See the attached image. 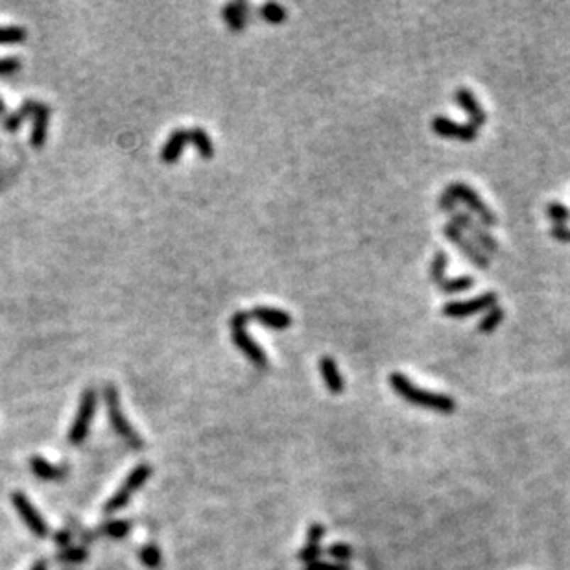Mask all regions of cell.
<instances>
[{
  "mask_svg": "<svg viewBox=\"0 0 570 570\" xmlns=\"http://www.w3.org/2000/svg\"><path fill=\"white\" fill-rule=\"evenodd\" d=\"M28 37L26 30L21 26H0V45L6 43H21Z\"/></svg>",
  "mask_w": 570,
  "mask_h": 570,
  "instance_id": "4316f807",
  "label": "cell"
},
{
  "mask_svg": "<svg viewBox=\"0 0 570 570\" xmlns=\"http://www.w3.org/2000/svg\"><path fill=\"white\" fill-rule=\"evenodd\" d=\"M129 530H131V522L129 520H109V522H106V525L98 530V534L107 535V537L122 539L129 534Z\"/></svg>",
  "mask_w": 570,
  "mask_h": 570,
  "instance_id": "603a6c76",
  "label": "cell"
},
{
  "mask_svg": "<svg viewBox=\"0 0 570 570\" xmlns=\"http://www.w3.org/2000/svg\"><path fill=\"white\" fill-rule=\"evenodd\" d=\"M104 399H106V406H107V415H109L111 427L119 434L126 443H129L131 449L135 451H141L144 446L143 437L138 436L137 432L133 430L131 423L126 419L124 412L120 408V399H119V390L115 388V384H106L104 386Z\"/></svg>",
  "mask_w": 570,
  "mask_h": 570,
  "instance_id": "3957f363",
  "label": "cell"
},
{
  "mask_svg": "<svg viewBox=\"0 0 570 570\" xmlns=\"http://www.w3.org/2000/svg\"><path fill=\"white\" fill-rule=\"evenodd\" d=\"M390 384L393 388L395 393H399L406 402L415 406H421V408H428V410H436V412H442V414H451L456 410V402L454 399H451L449 395H442V393H434V391H427L421 390L414 384V382L406 378L402 373H391L390 375Z\"/></svg>",
  "mask_w": 570,
  "mask_h": 570,
  "instance_id": "6da1fadb",
  "label": "cell"
},
{
  "mask_svg": "<svg viewBox=\"0 0 570 570\" xmlns=\"http://www.w3.org/2000/svg\"><path fill=\"white\" fill-rule=\"evenodd\" d=\"M432 129L434 133H437L439 137L456 138V141H461V143H473L476 135H478V129L474 128L473 124H458V122L446 119V116H434Z\"/></svg>",
  "mask_w": 570,
  "mask_h": 570,
  "instance_id": "8fae6325",
  "label": "cell"
},
{
  "mask_svg": "<svg viewBox=\"0 0 570 570\" xmlns=\"http://www.w3.org/2000/svg\"><path fill=\"white\" fill-rule=\"evenodd\" d=\"M261 17L264 21L272 24H281L286 21V9L283 8L281 4H275V2H268L261 8Z\"/></svg>",
  "mask_w": 570,
  "mask_h": 570,
  "instance_id": "cb8c5ba5",
  "label": "cell"
},
{
  "mask_svg": "<svg viewBox=\"0 0 570 570\" xmlns=\"http://www.w3.org/2000/svg\"><path fill=\"white\" fill-rule=\"evenodd\" d=\"M33 116H35V120H33V129H32V137H30V143H32L33 148H41L46 141V129H48L50 109H48V106H45L43 102H39V106H37Z\"/></svg>",
  "mask_w": 570,
  "mask_h": 570,
  "instance_id": "9a60e30c",
  "label": "cell"
},
{
  "mask_svg": "<svg viewBox=\"0 0 570 570\" xmlns=\"http://www.w3.org/2000/svg\"><path fill=\"white\" fill-rule=\"evenodd\" d=\"M21 69V60L18 57H0V76L13 74Z\"/></svg>",
  "mask_w": 570,
  "mask_h": 570,
  "instance_id": "f546056e",
  "label": "cell"
},
{
  "mask_svg": "<svg viewBox=\"0 0 570 570\" xmlns=\"http://www.w3.org/2000/svg\"><path fill=\"white\" fill-rule=\"evenodd\" d=\"M11 502H13L15 510L18 511V515H21L24 525L32 530L37 537H46V535H48V526H46L43 517L39 515V511L32 506V502H30V498H28L24 493L15 491L13 495H11Z\"/></svg>",
  "mask_w": 570,
  "mask_h": 570,
  "instance_id": "30bf717a",
  "label": "cell"
},
{
  "mask_svg": "<svg viewBox=\"0 0 570 570\" xmlns=\"http://www.w3.org/2000/svg\"><path fill=\"white\" fill-rule=\"evenodd\" d=\"M473 285H474L473 277L464 275V277H456V279H446L445 277L437 286H439L445 294H460V292L473 288Z\"/></svg>",
  "mask_w": 570,
  "mask_h": 570,
  "instance_id": "44dd1931",
  "label": "cell"
},
{
  "mask_svg": "<svg viewBox=\"0 0 570 570\" xmlns=\"http://www.w3.org/2000/svg\"><path fill=\"white\" fill-rule=\"evenodd\" d=\"M461 202L465 203L469 211H473L474 214H478L480 224L482 226L493 227L497 226V217L493 214L491 209L482 202V198L478 196V192L465 183H452L446 187L445 192L442 194L439 198V209L445 212H454L456 211V203Z\"/></svg>",
  "mask_w": 570,
  "mask_h": 570,
  "instance_id": "7a4b0ae2",
  "label": "cell"
},
{
  "mask_svg": "<svg viewBox=\"0 0 570 570\" xmlns=\"http://www.w3.org/2000/svg\"><path fill=\"white\" fill-rule=\"evenodd\" d=\"M189 138H190V143L198 148L199 155L205 157V159H211V157L214 155V146H212V141L209 138V135L205 129H202V128L189 129Z\"/></svg>",
  "mask_w": 570,
  "mask_h": 570,
  "instance_id": "ffe728a7",
  "label": "cell"
},
{
  "mask_svg": "<svg viewBox=\"0 0 570 570\" xmlns=\"http://www.w3.org/2000/svg\"><path fill=\"white\" fill-rule=\"evenodd\" d=\"M30 570H48V563H46V559H37Z\"/></svg>",
  "mask_w": 570,
  "mask_h": 570,
  "instance_id": "836d02e7",
  "label": "cell"
},
{
  "mask_svg": "<svg viewBox=\"0 0 570 570\" xmlns=\"http://www.w3.org/2000/svg\"><path fill=\"white\" fill-rule=\"evenodd\" d=\"M187 143H190L189 129H175V131H172L170 137H168V141H166L165 146H163V152H161L163 161L165 163L177 161L181 155V152H183L185 144Z\"/></svg>",
  "mask_w": 570,
  "mask_h": 570,
  "instance_id": "5bb4252c",
  "label": "cell"
},
{
  "mask_svg": "<svg viewBox=\"0 0 570 570\" xmlns=\"http://www.w3.org/2000/svg\"><path fill=\"white\" fill-rule=\"evenodd\" d=\"M249 319H251V316H249L248 310H239L236 314H233V317H231L233 341H235L236 347H239V349L242 351V353H244L257 368H264L268 363L266 353H264L261 345H257L253 340H251V336H249L248 331H246V325H248Z\"/></svg>",
  "mask_w": 570,
  "mask_h": 570,
  "instance_id": "277c9868",
  "label": "cell"
},
{
  "mask_svg": "<svg viewBox=\"0 0 570 570\" xmlns=\"http://www.w3.org/2000/svg\"><path fill=\"white\" fill-rule=\"evenodd\" d=\"M30 469H32V473L35 474L37 478L46 480V482H54V480H61L67 476L65 467H54L41 456H32L30 458Z\"/></svg>",
  "mask_w": 570,
  "mask_h": 570,
  "instance_id": "e0dca14e",
  "label": "cell"
},
{
  "mask_svg": "<svg viewBox=\"0 0 570 570\" xmlns=\"http://www.w3.org/2000/svg\"><path fill=\"white\" fill-rule=\"evenodd\" d=\"M248 9L249 6L244 4V2H239V4H227L226 8H224V11H221V15H224V18H226V23L229 24L231 30L240 32L246 24V11H248Z\"/></svg>",
  "mask_w": 570,
  "mask_h": 570,
  "instance_id": "ac0fdd59",
  "label": "cell"
},
{
  "mask_svg": "<svg viewBox=\"0 0 570 570\" xmlns=\"http://www.w3.org/2000/svg\"><path fill=\"white\" fill-rule=\"evenodd\" d=\"M150 476H152V467H150V465L146 464L137 465V467L129 473L128 478L124 480L122 488L107 500V504L104 506V511H106L107 515H111V513H116V511H120L124 506H128V502L131 500V497L137 493V489L141 488Z\"/></svg>",
  "mask_w": 570,
  "mask_h": 570,
  "instance_id": "5b68a950",
  "label": "cell"
},
{
  "mask_svg": "<svg viewBox=\"0 0 570 570\" xmlns=\"http://www.w3.org/2000/svg\"><path fill=\"white\" fill-rule=\"evenodd\" d=\"M37 106H39V102L35 100H26L23 104V106L18 107L15 113H11L9 116H6L4 119V126L8 131H15V129H18V126L23 124V120L26 119L28 115H33L37 109Z\"/></svg>",
  "mask_w": 570,
  "mask_h": 570,
  "instance_id": "d6986e66",
  "label": "cell"
},
{
  "mask_svg": "<svg viewBox=\"0 0 570 570\" xmlns=\"http://www.w3.org/2000/svg\"><path fill=\"white\" fill-rule=\"evenodd\" d=\"M141 561H143L144 566H148V569H159L161 566V550L155 547L153 543L146 544V547H143V550H141Z\"/></svg>",
  "mask_w": 570,
  "mask_h": 570,
  "instance_id": "484cf974",
  "label": "cell"
},
{
  "mask_svg": "<svg viewBox=\"0 0 570 570\" xmlns=\"http://www.w3.org/2000/svg\"><path fill=\"white\" fill-rule=\"evenodd\" d=\"M451 226H454L456 229H460L461 233L467 231V233L471 235V240H473L474 244L478 246L480 249H482L483 253H491V255L498 253V244L495 242V239L489 235L488 231L483 229L482 224L474 221L469 214H465V212H458V211L451 212Z\"/></svg>",
  "mask_w": 570,
  "mask_h": 570,
  "instance_id": "52a82bcc",
  "label": "cell"
},
{
  "mask_svg": "<svg viewBox=\"0 0 570 570\" xmlns=\"http://www.w3.org/2000/svg\"><path fill=\"white\" fill-rule=\"evenodd\" d=\"M251 319H257L258 323H263L268 329L273 331H286L292 325V316L281 308L273 307H255L253 310H249Z\"/></svg>",
  "mask_w": 570,
  "mask_h": 570,
  "instance_id": "7c38bea8",
  "label": "cell"
},
{
  "mask_svg": "<svg viewBox=\"0 0 570 570\" xmlns=\"http://www.w3.org/2000/svg\"><path fill=\"white\" fill-rule=\"evenodd\" d=\"M4 111H6V106H4V102H2V98H0V115H4Z\"/></svg>",
  "mask_w": 570,
  "mask_h": 570,
  "instance_id": "e575fe53",
  "label": "cell"
},
{
  "mask_svg": "<svg viewBox=\"0 0 570 570\" xmlns=\"http://www.w3.org/2000/svg\"><path fill=\"white\" fill-rule=\"evenodd\" d=\"M497 305V294L495 292H486L480 294L478 297H473L469 301H454L443 307V314L446 317H467L474 314L489 310Z\"/></svg>",
  "mask_w": 570,
  "mask_h": 570,
  "instance_id": "ba28073f",
  "label": "cell"
},
{
  "mask_svg": "<svg viewBox=\"0 0 570 570\" xmlns=\"http://www.w3.org/2000/svg\"><path fill=\"white\" fill-rule=\"evenodd\" d=\"M547 214H548V218H550V220L556 221L557 226H563V224H565V221L570 218L569 209H566L565 205H563V203H556V202L548 203Z\"/></svg>",
  "mask_w": 570,
  "mask_h": 570,
  "instance_id": "83f0119b",
  "label": "cell"
},
{
  "mask_svg": "<svg viewBox=\"0 0 570 570\" xmlns=\"http://www.w3.org/2000/svg\"><path fill=\"white\" fill-rule=\"evenodd\" d=\"M443 233H445V236L449 240H451L452 244L460 248L461 253H464L465 257L469 258V261L474 264V266L480 268V270H486V268L489 266V261H488V257H486V253H483V251L478 248V246L474 244V242L469 239V236H465L460 229H456L454 226H451V224H446V226L443 227Z\"/></svg>",
  "mask_w": 570,
  "mask_h": 570,
  "instance_id": "9c48e42d",
  "label": "cell"
},
{
  "mask_svg": "<svg viewBox=\"0 0 570 570\" xmlns=\"http://www.w3.org/2000/svg\"><path fill=\"white\" fill-rule=\"evenodd\" d=\"M323 537V526H317L314 525L312 528H310V539H308L307 547H305V550L301 552V559H305V561H310V559H314V557L317 556V543H319V539Z\"/></svg>",
  "mask_w": 570,
  "mask_h": 570,
  "instance_id": "d4e9b609",
  "label": "cell"
},
{
  "mask_svg": "<svg viewBox=\"0 0 570 570\" xmlns=\"http://www.w3.org/2000/svg\"><path fill=\"white\" fill-rule=\"evenodd\" d=\"M456 97V102L460 104L461 109L469 115L471 122L469 124H473L474 128L478 129L480 126L486 124V120H488V115H486V111L482 109V106L478 104V100H476V97H474L473 92L469 91L467 87H460L458 91L454 92Z\"/></svg>",
  "mask_w": 570,
  "mask_h": 570,
  "instance_id": "4fadbf2b",
  "label": "cell"
},
{
  "mask_svg": "<svg viewBox=\"0 0 570 570\" xmlns=\"http://www.w3.org/2000/svg\"><path fill=\"white\" fill-rule=\"evenodd\" d=\"M60 559L65 563H82L87 559V550L82 547H67L60 552Z\"/></svg>",
  "mask_w": 570,
  "mask_h": 570,
  "instance_id": "f1b7e54d",
  "label": "cell"
},
{
  "mask_svg": "<svg viewBox=\"0 0 570 570\" xmlns=\"http://www.w3.org/2000/svg\"><path fill=\"white\" fill-rule=\"evenodd\" d=\"M97 402H98V393L97 390H85L82 393V400H80V408L76 419H74L72 427L69 430V442L70 445H80L85 442V437L89 436V428H91L92 417L97 412Z\"/></svg>",
  "mask_w": 570,
  "mask_h": 570,
  "instance_id": "8992f818",
  "label": "cell"
},
{
  "mask_svg": "<svg viewBox=\"0 0 570 570\" xmlns=\"http://www.w3.org/2000/svg\"><path fill=\"white\" fill-rule=\"evenodd\" d=\"M502 319H504V310L495 305V307L489 308L488 312H486V316L482 317V322H480L478 325V331L483 332V334H489V332H493L498 325H500Z\"/></svg>",
  "mask_w": 570,
  "mask_h": 570,
  "instance_id": "7402d4cb",
  "label": "cell"
},
{
  "mask_svg": "<svg viewBox=\"0 0 570 570\" xmlns=\"http://www.w3.org/2000/svg\"><path fill=\"white\" fill-rule=\"evenodd\" d=\"M319 371H322L323 380H325L327 388H329L331 393H341L344 391V378H341L340 371H338V363L334 362V358L323 356L319 360Z\"/></svg>",
  "mask_w": 570,
  "mask_h": 570,
  "instance_id": "2e32d148",
  "label": "cell"
},
{
  "mask_svg": "<svg viewBox=\"0 0 570 570\" xmlns=\"http://www.w3.org/2000/svg\"><path fill=\"white\" fill-rule=\"evenodd\" d=\"M552 235L556 236L557 240H570V231L569 229H565V227L563 226H557V227H554V231H552Z\"/></svg>",
  "mask_w": 570,
  "mask_h": 570,
  "instance_id": "1f68e13d",
  "label": "cell"
},
{
  "mask_svg": "<svg viewBox=\"0 0 570 570\" xmlns=\"http://www.w3.org/2000/svg\"><path fill=\"white\" fill-rule=\"evenodd\" d=\"M55 543L57 544H61V547H69L70 544V539H72V534H70L69 530H63V532H61V534H57L55 535Z\"/></svg>",
  "mask_w": 570,
  "mask_h": 570,
  "instance_id": "4dcf8cb0",
  "label": "cell"
},
{
  "mask_svg": "<svg viewBox=\"0 0 570 570\" xmlns=\"http://www.w3.org/2000/svg\"><path fill=\"white\" fill-rule=\"evenodd\" d=\"M332 554H334L336 557H340V559H345V557H349L351 550L349 547H345V544H338L336 548H332Z\"/></svg>",
  "mask_w": 570,
  "mask_h": 570,
  "instance_id": "d6a6232c",
  "label": "cell"
}]
</instances>
